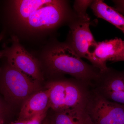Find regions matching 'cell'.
Returning a JSON list of instances; mask_svg holds the SVG:
<instances>
[{
    "instance_id": "8fae6325",
    "label": "cell",
    "mask_w": 124,
    "mask_h": 124,
    "mask_svg": "<svg viewBox=\"0 0 124 124\" xmlns=\"http://www.w3.org/2000/svg\"><path fill=\"white\" fill-rule=\"evenodd\" d=\"M54 124H93L85 108H74L55 112Z\"/></svg>"
},
{
    "instance_id": "7a4b0ae2",
    "label": "cell",
    "mask_w": 124,
    "mask_h": 124,
    "mask_svg": "<svg viewBox=\"0 0 124 124\" xmlns=\"http://www.w3.org/2000/svg\"><path fill=\"white\" fill-rule=\"evenodd\" d=\"M40 54L52 74L68 75L91 88L100 78L101 72L92 64L82 60L66 42L51 40Z\"/></svg>"
},
{
    "instance_id": "e0dca14e",
    "label": "cell",
    "mask_w": 124,
    "mask_h": 124,
    "mask_svg": "<svg viewBox=\"0 0 124 124\" xmlns=\"http://www.w3.org/2000/svg\"><path fill=\"white\" fill-rule=\"evenodd\" d=\"M29 120L22 121L18 120L17 121L14 122L12 124H26Z\"/></svg>"
},
{
    "instance_id": "5bb4252c",
    "label": "cell",
    "mask_w": 124,
    "mask_h": 124,
    "mask_svg": "<svg viewBox=\"0 0 124 124\" xmlns=\"http://www.w3.org/2000/svg\"><path fill=\"white\" fill-rule=\"evenodd\" d=\"M49 108H48L42 112L34 116L28 120L26 124H41L46 116L47 111Z\"/></svg>"
},
{
    "instance_id": "30bf717a",
    "label": "cell",
    "mask_w": 124,
    "mask_h": 124,
    "mask_svg": "<svg viewBox=\"0 0 124 124\" xmlns=\"http://www.w3.org/2000/svg\"><path fill=\"white\" fill-rule=\"evenodd\" d=\"M94 15L104 19L117 28L124 34V16L102 0H94L91 6Z\"/></svg>"
},
{
    "instance_id": "6da1fadb",
    "label": "cell",
    "mask_w": 124,
    "mask_h": 124,
    "mask_svg": "<svg viewBox=\"0 0 124 124\" xmlns=\"http://www.w3.org/2000/svg\"><path fill=\"white\" fill-rule=\"evenodd\" d=\"M76 17L68 1L0 0V39L15 36L20 42L46 41Z\"/></svg>"
},
{
    "instance_id": "ffe728a7",
    "label": "cell",
    "mask_w": 124,
    "mask_h": 124,
    "mask_svg": "<svg viewBox=\"0 0 124 124\" xmlns=\"http://www.w3.org/2000/svg\"></svg>"
},
{
    "instance_id": "3957f363",
    "label": "cell",
    "mask_w": 124,
    "mask_h": 124,
    "mask_svg": "<svg viewBox=\"0 0 124 124\" xmlns=\"http://www.w3.org/2000/svg\"><path fill=\"white\" fill-rule=\"evenodd\" d=\"M4 42L0 50V58L7 63L29 77L42 81L44 75L39 62L27 50L15 36H12Z\"/></svg>"
},
{
    "instance_id": "4fadbf2b",
    "label": "cell",
    "mask_w": 124,
    "mask_h": 124,
    "mask_svg": "<svg viewBox=\"0 0 124 124\" xmlns=\"http://www.w3.org/2000/svg\"><path fill=\"white\" fill-rule=\"evenodd\" d=\"M94 0H76L73 5V11L78 19L85 22H90V18L86 13L88 7H90Z\"/></svg>"
},
{
    "instance_id": "277c9868",
    "label": "cell",
    "mask_w": 124,
    "mask_h": 124,
    "mask_svg": "<svg viewBox=\"0 0 124 124\" xmlns=\"http://www.w3.org/2000/svg\"><path fill=\"white\" fill-rule=\"evenodd\" d=\"M1 88L9 101L24 102L33 93L41 90L39 82L7 63L1 77Z\"/></svg>"
},
{
    "instance_id": "52a82bcc",
    "label": "cell",
    "mask_w": 124,
    "mask_h": 124,
    "mask_svg": "<svg viewBox=\"0 0 124 124\" xmlns=\"http://www.w3.org/2000/svg\"><path fill=\"white\" fill-rule=\"evenodd\" d=\"M93 89L107 99L124 105V70L111 68L101 72Z\"/></svg>"
},
{
    "instance_id": "ba28073f",
    "label": "cell",
    "mask_w": 124,
    "mask_h": 124,
    "mask_svg": "<svg viewBox=\"0 0 124 124\" xmlns=\"http://www.w3.org/2000/svg\"><path fill=\"white\" fill-rule=\"evenodd\" d=\"M124 49V40L121 38H116L98 42L87 59L101 72H103L108 69L107 62H116Z\"/></svg>"
},
{
    "instance_id": "9c48e42d",
    "label": "cell",
    "mask_w": 124,
    "mask_h": 124,
    "mask_svg": "<svg viewBox=\"0 0 124 124\" xmlns=\"http://www.w3.org/2000/svg\"><path fill=\"white\" fill-rule=\"evenodd\" d=\"M49 89L40 90L31 95L23 103L19 114L18 120H29L49 108Z\"/></svg>"
},
{
    "instance_id": "ac0fdd59",
    "label": "cell",
    "mask_w": 124,
    "mask_h": 124,
    "mask_svg": "<svg viewBox=\"0 0 124 124\" xmlns=\"http://www.w3.org/2000/svg\"><path fill=\"white\" fill-rule=\"evenodd\" d=\"M4 108L2 103L0 101V115H1L2 113L4 112Z\"/></svg>"
},
{
    "instance_id": "7c38bea8",
    "label": "cell",
    "mask_w": 124,
    "mask_h": 124,
    "mask_svg": "<svg viewBox=\"0 0 124 124\" xmlns=\"http://www.w3.org/2000/svg\"><path fill=\"white\" fill-rule=\"evenodd\" d=\"M49 89V106L54 112L64 110L65 80L52 81L47 85Z\"/></svg>"
},
{
    "instance_id": "9a60e30c",
    "label": "cell",
    "mask_w": 124,
    "mask_h": 124,
    "mask_svg": "<svg viewBox=\"0 0 124 124\" xmlns=\"http://www.w3.org/2000/svg\"><path fill=\"white\" fill-rule=\"evenodd\" d=\"M114 8L120 13L124 15V0H113Z\"/></svg>"
},
{
    "instance_id": "2e32d148",
    "label": "cell",
    "mask_w": 124,
    "mask_h": 124,
    "mask_svg": "<svg viewBox=\"0 0 124 124\" xmlns=\"http://www.w3.org/2000/svg\"><path fill=\"white\" fill-rule=\"evenodd\" d=\"M121 61H124V49L122 54L118 57L116 59V62H121Z\"/></svg>"
},
{
    "instance_id": "d6986e66",
    "label": "cell",
    "mask_w": 124,
    "mask_h": 124,
    "mask_svg": "<svg viewBox=\"0 0 124 124\" xmlns=\"http://www.w3.org/2000/svg\"><path fill=\"white\" fill-rule=\"evenodd\" d=\"M4 123V121L3 118L1 117V116L0 115V124H3Z\"/></svg>"
},
{
    "instance_id": "5b68a950",
    "label": "cell",
    "mask_w": 124,
    "mask_h": 124,
    "mask_svg": "<svg viewBox=\"0 0 124 124\" xmlns=\"http://www.w3.org/2000/svg\"><path fill=\"white\" fill-rule=\"evenodd\" d=\"M85 108L93 124H124V105L109 101L93 88Z\"/></svg>"
},
{
    "instance_id": "8992f818",
    "label": "cell",
    "mask_w": 124,
    "mask_h": 124,
    "mask_svg": "<svg viewBox=\"0 0 124 124\" xmlns=\"http://www.w3.org/2000/svg\"><path fill=\"white\" fill-rule=\"evenodd\" d=\"M90 22H85L76 17L68 23L70 28L66 42L80 58L87 59L97 44L90 28Z\"/></svg>"
}]
</instances>
